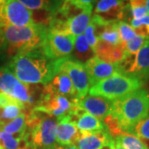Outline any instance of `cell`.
<instances>
[{
	"label": "cell",
	"mask_w": 149,
	"mask_h": 149,
	"mask_svg": "<svg viewBox=\"0 0 149 149\" xmlns=\"http://www.w3.org/2000/svg\"><path fill=\"white\" fill-rule=\"evenodd\" d=\"M62 60L49 58L41 49H36L13 56L7 67L22 83L47 85L60 71Z\"/></svg>",
	"instance_id": "obj_1"
},
{
	"label": "cell",
	"mask_w": 149,
	"mask_h": 149,
	"mask_svg": "<svg viewBox=\"0 0 149 149\" xmlns=\"http://www.w3.org/2000/svg\"><path fill=\"white\" fill-rule=\"evenodd\" d=\"M148 114L149 92L144 88L113 100L111 116L122 132L127 133Z\"/></svg>",
	"instance_id": "obj_2"
},
{
	"label": "cell",
	"mask_w": 149,
	"mask_h": 149,
	"mask_svg": "<svg viewBox=\"0 0 149 149\" xmlns=\"http://www.w3.org/2000/svg\"><path fill=\"white\" fill-rule=\"evenodd\" d=\"M2 29L7 42L6 52L12 58L18 54L40 49L48 32V27L40 24L29 27L7 26Z\"/></svg>",
	"instance_id": "obj_3"
},
{
	"label": "cell",
	"mask_w": 149,
	"mask_h": 149,
	"mask_svg": "<svg viewBox=\"0 0 149 149\" xmlns=\"http://www.w3.org/2000/svg\"><path fill=\"white\" fill-rule=\"evenodd\" d=\"M27 132L24 142L32 149H56L57 120L33 110H26Z\"/></svg>",
	"instance_id": "obj_4"
},
{
	"label": "cell",
	"mask_w": 149,
	"mask_h": 149,
	"mask_svg": "<svg viewBox=\"0 0 149 149\" xmlns=\"http://www.w3.org/2000/svg\"><path fill=\"white\" fill-rule=\"evenodd\" d=\"M39 91L38 85L22 83L8 67L0 69V93L21 102L27 109H31L37 104Z\"/></svg>",
	"instance_id": "obj_5"
},
{
	"label": "cell",
	"mask_w": 149,
	"mask_h": 149,
	"mask_svg": "<svg viewBox=\"0 0 149 149\" xmlns=\"http://www.w3.org/2000/svg\"><path fill=\"white\" fill-rule=\"evenodd\" d=\"M143 85L133 76L119 73L91 86L89 94L114 100L139 90Z\"/></svg>",
	"instance_id": "obj_6"
},
{
	"label": "cell",
	"mask_w": 149,
	"mask_h": 149,
	"mask_svg": "<svg viewBox=\"0 0 149 149\" xmlns=\"http://www.w3.org/2000/svg\"><path fill=\"white\" fill-rule=\"evenodd\" d=\"M32 110L59 119L67 115H74V103L65 96L54 93L49 84L43 86L40 100Z\"/></svg>",
	"instance_id": "obj_7"
},
{
	"label": "cell",
	"mask_w": 149,
	"mask_h": 149,
	"mask_svg": "<svg viewBox=\"0 0 149 149\" xmlns=\"http://www.w3.org/2000/svg\"><path fill=\"white\" fill-rule=\"evenodd\" d=\"M122 74L133 76L143 84L149 80V38L135 56H126L119 63Z\"/></svg>",
	"instance_id": "obj_8"
},
{
	"label": "cell",
	"mask_w": 149,
	"mask_h": 149,
	"mask_svg": "<svg viewBox=\"0 0 149 149\" xmlns=\"http://www.w3.org/2000/svg\"><path fill=\"white\" fill-rule=\"evenodd\" d=\"M75 37L48 29L46 40L40 48L43 53L51 59H60L69 56L73 52Z\"/></svg>",
	"instance_id": "obj_9"
},
{
	"label": "cell",
	"mask_w": 149,
	"mask_h": 149,
	"mask_svg": "<svg viewBox=\"0 0 149 149\" xmlns=\"http://www.w3.org/2000/svg\"><path fill=\"white\" fill-rule=\"evenodd\" d=\"M60 70L69 75L77 93V100H81L87 95L91 86L85 65L71 56H66L63 57Z\"/></svg>",
	"instance_id": "obj_10"
},
{
	"label": "cell",
	"mask_w": 149,
	"mask_h": 149,
	"mask_svg": "<svg viewBox=\"0 0 149 149\" xmlns=\"http://www.w3.org/2000/svg\"><path fill=\"white\" fill-rule=\"evenodd\" d=\"M73 102L76 109L88 113L100 120H104L111 114L113 109V100L90 94L81 100H74Z\"/></svg>",
	"instance_id": "obj_11"
},
{
	"label": "cell",
	"mask_w": 149,
	"mask_h": 149,
	"mask_svg": "<svg viewBox=\"0 0 149 149\" xmlns=\"http://www.w3.org/2000/svg\"><path fill=\"white\" fill-rule=\"evenodd\" d=\"M94 14L106 21H123L129 14V6L125 0H99Z\"/></svg>",
	"instance_id": "obj_12"
},
{
	"label": "cell",
	"mask_w": 149,
	"mask_h": 149,
	"mask_svg": "<svg viewBox=\"0 0 149 149\" xmlns=\"http://www.w3.org/2000/svg\"><path fill=\"white\" fill-rule=\"evenodd\" d=\"M85 68L89 76L91 86L114 74L122 73L118 64L108 63L98 59L96 56H94L85 62Z\"/></svg>",
	"instance_id": "obj_13"
},
{
	"label": "cell",
	"mask_w": 149,
	"mask_h": 149,
	"mask_svg": "<svg viewBox=\"0 0 149 149\" xmlns=\"http://www.w3.org/2000/svg\"><path fill=\"white\" fill-rule=\"evenodd\" d=\"M114 139L109 129L98 132H80V138L76 142L78 149H112Z\"/></svg>",
	"instance_id": "obj_14"
},
{
	"label": "cell",
	"mask_w": 149,
	"mask_h": 149,
	"mask_svg": "<svg viewBox=\"0 0 149 149\" xmlns=\"http://www.w3.org/2000/svg\"><path fill=\"white\" fill-rule=\"evenodd\" d=\"M56 120V143L60 146L75 145L80 138V130L75 124L74 116L67 115Z\"/></svg>",
	"instance_id": "obj_15"
},
{
	"label": "cell",
	"mask_w": 149,
	"mask_h": 149,
	"mask_svg": "<svg viewBox=\"0 0 149 149\" xmlns=\"http://www.w3.org/2000/svg\"><path fill=\"white\" fill-rule=\"evenodd\" d=\"M95 56L98 59L111 64H119L126 57V52L121 42L113 46L103 41H99L95 47Z\"/></svg>",
	"instance_id": "obj_16"
},
{
	"label": "cell",
	"mask_w": 149,
	"mask_h": 149,
	"mask_svg": "<svg viewBox=\"0 0 149 149\" xmlns=\"http://www.w3.org/2000/svg\"><path fill=\"white\" fill-rule=\"evenodd\" d=\"M54 93L65 96L70 100H77V93L69 75L64 71H59L52 80L48 83Z\"/></svg>",
	"instance_id": "obj_17"
},
{
	"label": "cell",
	"mask_w": 149,
	"mask_h": 149,
	"mask_svg": "<svg viewBox=\"0 0 149 149\" xmlns=\"http://www.w3.org/2000/svg\"><path fill=\"white\" fill-rule=\"evenodd\" d=\"M73 116L80 132H98L108 129L104 123L88 113L79 110Z\"/></svg>",
	"instance_id": "obj_18"
},
{
	"label": "cell",
	"mask_w": 149,
	"mask_h": 149,
	"mask_svg": "<svg viewBox=\"0 0 149 149\" xmlns=\"http://www.w3.org/2000/svg\"><path fill=\"white\" fill-rule=\"evenodd\" d=\"M91 19V12L83 11L76 16L68 19L64 27V33L78 37L85 32Z\"/></svg>",
	"instance_id": "obj_19"
},
{
	"label": "cell",
	"mask_w": 149,
	"mask_h": 149,
	"mask_svg": "<svg viewBox=\"0 0 149 149\" xmlns=\"http://www.w3.org/2000/svg\"><path fill=\"white\" fill-rule=\"evenodd\" d=\"M0 130L10 133L14 136L21 137L24 139L27 132V113L26 110L22 113L18 117L9 122L0 124Z\"/></svg>",
	"instance_id": "obj_20"
},
{
	"label": "cell",
	"mask_w": 149,
	"mask_h": 149,
	"mask_svg": "<svg viewBox=\"0 0 149 149\" xmlns=\"http://www.w3.org/2000/svg\"><path fill=\"white\" fill-rule=\"evenodd\" d=\"M27 9L32 11H47L55 13L62 4L63 0H18Z\"/></svg>",
	"instance_id": "obj_21"
},
{
	"label": "cell",
	"mask_w": 149,
	"mask_h": 149,
	"mask_svg": "<svg viewBox=\"0 0 149 149\" xmlns=\"http://www.w3.org/2000/svg\"><path fill=\"white\" fill-rule=\"evenodd\" d=\"M73 51H74V56L76 57L77 61L80 62L83 61L86 62L90 59L95 56V52H93L91 46L88 43L85 34H81L75 37Z\"/></svg>",
	"instance_id": "obj_22"
},
{
	"label": "cell",
	"mask_w": 149,
	"mask_h": 149,
	"mask_svg": "<svg viewBox=\"0 0 149 149\" xmlns=\"http://www.w3.org/2000/svg\"><path fill=\"white\" fill-rule=\"evenodd\" d=\"M25 110H27L25 105L19 101L0 108V124L14 119Z\"/></svg>",
	"instance_id": "obj_23"
},
{
	"label": "cell",
	"mask_w": 149,
	"mask_h": 149,
	"mask_svg": "<svg viewBox=\"0 0 149 149\" xmlns=\"http://www.w3.org/2000/svg\"><path fill=\"white\" fill-rule=\"evenodd\" d=\"M119 21H111L107 24L103 32L98 37L99 41H103L107 43H109L113 46L119 45L120 37L118 30V22Z\"/></svg>",
	"instance_id": "obj_24"
},
{
	"label": "cell",
	"mask_w": 149,
	"mask_h": 149,
	"mask_svg": "<svg viewBox=\"0 0 149 149\" xmlns=\"http://www.w3.org/2000/svg\"><path fill=\"white\" fill-rule=\"evenodd\" d=\"M113 139L124 149H147V146L141 139L130 133L123 132Z\"/></svg>",
	"instance_id": "obj_25"
},
{
	"label": "cell",
	"mask_w": 149,
	"mask_h": 149,
	"mask_svg": "<svg viewBox=\"0 0 149 149\" xmlns=\"http://www.w3.org/2000/svg\"><path fill=\"white\" fill-rule=\"evenodd\" d=\"M24 143V139L0 130V145L4 149H17Z\"/></svg>",
	"instance_id": "obj_26"
},
{
	"label": "cell",
	"mask_w": 149,
	"mask_h": 149,
	"mask_svg": "<svg viewBox=\"0 0 149 149\" xmlns=\"http://www.w3.org/2000/svg\"><path fill=\"white\" fill-rule=\"evenodd\" d=\"M130 26L138 36L149 38V14H146L139 19L129 20Z\"/></svg>",
	"instance_id": "obj_27"
},
{
	"label": "cell",
	"mask_w": 149,
	"mask_h": 149,
	"mask_svg": "<svg viewBox=\"0 0 149 149\" xmlns=\"http://www.w3.org/2000/svg\"><path fill=\"white\" fill-rule=\"evenodd\" d=\"M127 133L133 134L140 139L149 141V114L143 119L137 123Z\"/></svg>",
	"instance_id": "obj_28"
},
{
	"label": "cell",
	"mask_w": 149,
	"mask_h": 149,
	"mask_svg": "<svg viewBox=\"0 0 149 149\" xmlns=\"http://www.w3.org/2000/svg\"><path fill=\"white\" fill-rule=\"evenodd\" d=\"M147 38L141 36H136L128 41L127 42H121L123 48L124 49L126 55L128 56H135L139 52L141 47L143 46L144 42H146Z\"/></svg>",
	"instance_id": "obj_29"
},
{
	"label": "cell",
	"mask_w": 149,
	"mask_h": 149,
	"mask_svg": "<svg viewBox=\"0 0 149 149\" xmlns=\"http://www.w3.org/2000/svg\"><path fill=\"white\" fill-rule=\"evenodd\" d=\"M118 30L121 42H127L137 36L132 27L124 21H119L118 22Z\"/></svg>",
	"instance_id": "obj_30"
},
{
	"label": "cell",
	"mask_w": 149,
	"mask_h": 149,
	"mask_svg": "<svg viewBox=\"0 0 149 149\" xmlns=\"http://www.w3.org/2000/svg\"><path fill=\"white\" fill-rule=\"evenodd\" d=\"M85 36L88 41L89 45L91 46V49L93 50V52H95V47L97 45V43L99 42L98 38L96 37L95 35V25H94V22L91 21L90 22L89 25L87 26L86 29L85 31Z\"/></svg>",
	"instance_id": "obj_31"
},
{
	"label": "cell",
	"mask_w": 149,
	"mask_h": 149,
	"mask_svg": "<svg viewBox=\"0 0 149 149\" xmlns=\"http://www.w3.org/2000/svg\"><path fill=\"white\" fill-rule=\"evenodd\" d=\"M70 4L78 8L82 11H90L92 12L93 6L97 0H65Z\"/></svg>",
	"instance_id": "obj_32"
},
{
	"label": "cell",
	"mask_w": 149,
	"mask_h": 149,
	"mask_svg": "<svg viewBox=\"0 0 149 149\" xmlns=\"http://www.w3.org/2000/svg\"><path fill=\"white\" fill-rule=\"evenodd\" d=\"M17 100H16L15 99L12 98L10 96L7 95L3 93H0V108L4 107L8 104H10L13 103H15Z\"/></svg>",
	"instance_id": "obj_33"
},
{
	"label": "cell",
	"mask_w": 149,
	"mask_h": 149,
	"mask_svg": "<svg viewBox=\"0 0 149 149\" xmlns=\"http://www.w3.org/2000/svg\"><path fill=\"white\" fill-rule=\"evenodd\" d=\"M7 48V42H6L5 37L3 29L0 27V56L6 51Z\"/></svg>",
	"instance_id": "obj_34"
},
{
	"label": "cell",
	"mask_w": 149,
	"mask_h": 149,
	"mask_svg": "<svg viewBox=\"0 0 149 149\" xmlns=\"http://www.w3.org/2000/svg\"><path fill=\"white\" fill-rule=\"evenodd\" d=\"M56 149H78L76 145H68V146H57Z\"/></svg>",
	"instance_id": "obj_35"
},
{
	"label": "cell",
	"mask_w": 149,
	"mask_h": 149,
	"mask_svg": "<svg viewBox=\"0 0 149 149\" xmlns=\"http://www.w3.org/2000/svg\"><path fill=\"white\" fill-rule=\"evenodd\" d=\"M114 142H115V140H114ZM112 149H124V148H123L120 144L118 143L117 142H115V143H114V145H113V148H112Z\"/></svg>",
	"instance_id": "obj_36"
},
{
	"label": "cell",
	"mask_w": 149,
	"mask_h": 149,
	"mask_svg": "<svg viewBox=\"0 0 149 149\" xmlns=\"http://www.w3.org/2000/svg\"><path fill=\"white\" fill-rule=\"evenodd\" d=\"M17 149H31V148H30V147H29V146H28V145L24 142L21 147H20V148H18Z\"/></svg>",
	"instance_id": "obj_37"
},
{
	"label": "cell",
	"mask_w": 149,
	"mask_h": 149,
	"mask_svg": "<svg viewBox=\"0 0 149 149\" xmlns=\"http://www.w3.org/2000/svg\"><path fill=\"white\" fill-rule=\"evenodd\" d=\"M146 6H147L148 13V14H149V0H146Z\"/></svg>",
	"instance_id": "obj_38"
},
{
	"label": "cell",
	"mask_w": 149,
	"mask_h": 149,
	"mask_svg": "<svg viewBox=\"0 0 149 149\" xmlns=\"http://www.w3.org/2000/svg\"><path fill=\"white\" fill-rule=\"evenodd\" d=\"M7 0H0V2H5Z\"/></svg>",
	"instance_id": "obj_39"
},
{
	"label": "cell",
	"mask_w": 149,
	"mask_h": 149,
	"mask_svg": "<svg viewBox=\"0 0 149 149\" xmlns=\"http://www.w3.org/2000/svg\"><path fill=\"white\" fill-rule=\"evenodd\" d=\"M0 149H4V148H3V147H2V146L0 145Z\"/></svg>",
	"instance_id": "obj_40"
},
{
	"label": "cell",
	"mask_w": 149,
	"mask_h": 149,
	"mask_svg": "<svg viewBox=\"0 0 149 149\" xmlns=\"http://www.w3.org/2000/svg\"><path fill=\"white\" fill-rule=\"evenodd\" d=\"M125 1H128V0H125Z\"/></svg>",
	"instance_id": "obj_41"
},
{
	"label": "cell",
	"mask_w": 149,
	"mask_h": 149,
	"mask_svg": "<svg viewBox=\"0 0 149 149\" xmlns=\"http://www.w3.org/2000/svg\"><path fill=\"white\" fill-rule=\"evenodd\" d=\"M147 149H148V148H147Z\"/></svg>",
	"instance_id": "obj_42"
}]
</instances>
